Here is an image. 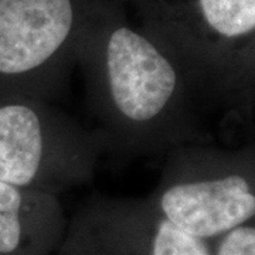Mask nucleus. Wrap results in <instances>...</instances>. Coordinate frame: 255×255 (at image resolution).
Masks as SVG:
<instances>
[{"instance_id": "nucleus-7", "label": "nucleus", "mask_w": 255, "mask_h": 255, "mask_svg": "<svg viewBox=\"0 0 255 255\" xmlns=\"http://www.w3.org/2000/svg\"><path fill=\"white\" fill-rule=\"evenodd\" d=\"M203 17L216 33L227 38L255 30V0H199Z\"/></svg>"}, {"instance_id": "nucleus-6", "label": "nucleus", "mask_w": 255, "mask_h": 255, "mask_svg": "<svg viewBox=\"0 0 255 255\" xmlns=\"http://www.w3.org/2000/svg\"><path fill=\"white\" fill-rule=\"evenodd\" d=\"M0 180V255H51L61 248L64 219L54 194Z\"/></svg>"}, {"instance_id": "nucleus-1", "label": "nucleus", "mask_w": 255, "mask_h": 255, "mask_svg": "<svg viewBox=\"0 0 255 255\" xmlns=\"http://www.w3.org/2000/svg\"><path fill=\"white\" fill-rule=\"evenodd\" d=\"M88 80L112 142L137 152L163 149L180 77L153 41L132 28L117 27L105 43L100 71Z\"/></svg>"}, {"instance_id": "nucleus-4", "label": "nucleus", "mask_w": 255, "mask_h": 255, "mask_svg": "<svg viewBox=\"0 0 255 255\" xmlns=\"http://www.w3.org/2000/svg\"><path fill=\"white\" fill-rule=\"evenodd\" d=\"M74 27L73 0H0V75L37 78L61 53Z\"/></svg>"}, {"instance_id": "nucleus-3", "label": "nucleus", "mask_w": 255, "mask_h": 255, "mask_svg": "<svg viewBox=\"0 0 255 255\" xmlns=\"http://www.w3.org/2000/svg\"><path fill=\"white\" fill-rule=\"evenodd\" d=\"M63 255H211L149 203H102L81 213L61 244Z\"/></svg>"}, {"instance_id": "nucleus-2", "label": "nucleus", "mask_w": 255, "mask_h": 255, "mask_svg": "<svg viewBox=\"0 0 255 255\" xmlns=\"http://www.w3.org/2000/svg\"><path fill=\"white\" fill-rule=\"evenodd\" d=\"M95 143L46 105L0 107V180L54 194L88 176Z\"/></svg>"}, {"instance_id": "nucleus-8", "label": "nucleus", "mask_w": 255, "mask_h": 255, "mask_svg": "<svg viewBox=\"0 0 255 255\" xmlns=\"http://www.w3.org/2000/svg\"><path fill=\"white\" fill-rule=\"evenodd\" d=\"M217 255H255V228L237 227L221 240Z\"/></svg>"}, {"instance_id": "nucleus-5", "label": "nucleus", "mask_w": 255, "mask_h": 255, "mask_svg": "<svg viewBox=\"0 0 255 255\" xmlns=\"http://www.w3.org/2000/svg\"><path fill=\"white\" fill-rule=\"evenodd\" d=\"M152 203L176 227L201 240L228 233L255 216V194L240 174L162 183Z\"/></svg>"}]
</instances>
